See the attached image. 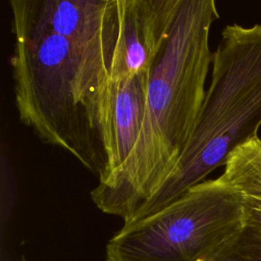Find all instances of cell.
I'll use <instances>...</instances> for the list:
<instances>
[{
    "label": "cell",
    "mask_w": 261,
    "mask_h": 261,
    "mask_svg": "<svg viewBox=\"0 0 261 261\" xmlns=\"http://www.w3.org/2000/svg\"><path fill=\"white\" fill-rule=\"evenodd\" d=\"M9 6L19 120L45 144L68 152L98 182L106 181L112 174L109 118L115 49L56 35Z\"/></svg>",
    "instance_id": "obj_1"
},
{
    "label": "cell",
    "mask_w": 261,
    "mask_h": 261,
    "mask_svg": "<svg viewBox=\"0 0 261 261\" xmlns=\"http://www.w3.org/2000/svg\"><path fill=\"white\" fill-rule=\"evenodd\" d=\"M218 18L214 0H181L169 39L150 74L136 145L122 167L90 192L103 213L132 222L176 165L205 98L213 61L210 29Z\"/></svg>",
    "instance_id": "obj_2"
},
{
    "label": "cell",
    "mask_w": 261,
    "mask_h": 261,
    "mask_svg": "<svg viewBox=\"0 0 261 261\" xmlns=\"http://www.w3.org/2000/svg\"><path fill=\"white\" fill-rule=\"evenodd\" d=\"M260 126L261 23L227 24L213 52L211 81L193 134L167 179L132 222L206 180L236 148L258 136Z\"/></svg>",
    "instance_id": "obj_3"
},
{
    "label": "cell",
    "mask_w": 261,
    "mask_h": 261,
    "mask_svg": "<svg viewBox=\"0 0 261 261\" xmlns=\"http://www.w3.org/2000/svg\"><path fill=\"white\" fill-rule=\"evenodd\" d=\"M243 226L242 197L220 175L154 214L123 223L106 245V261H215Z\"/></svg>",
    "instance_id": "obj_4"
},
{
    "label": "cell",
    "mask_w": 261,
    "mask_h": 261,
    "mask_svg": "<svg viewBox=\"0 0 261 261\" xmlns=\"http://www.w3.org/2000/svg\"><path fill=\"white\" fill-rule=\"evenodd\" d=\"M181 0H118L120 34L111 84L151 72L171 34Z\"/></svg>",
    "instance_id": "obj_5"
},
{
    "label": "cell",
    "mask_w": 261,
    "mask_h": 261,
    "mask_svg": "<svg viewBox=\"0 0 261 261\" xmlns=\"http://www.w3.org/2000/svg\"><path fill=\"white\" fill-rule=\"evenodd\" d=\"M44 30L74 42L116 49L118 0H10Z\"/></svg>",
    "instance_id": "obj_6"
},
{
    "label": "cell",
    "mask_w": 261,
    "mask_h": 261,
    "mask_svg": "<svg viewBox=\"0 0 261 261\" xmlns=\"http://www.w3.org/2000/svg\"><path fill=\"white\" fill-rule=\"evenodd\" d=\"M150 74L143 72L124 82L111 84L109 150L112 174L109 178L122 167L136 145L144 120Z\"/></svg>",
    "instance_id": "obj_7"
},
{
    "label": "cell",
    "mask_w": 261,
    "mask_h": 261,
    "mask_svg": "<svg viewBox=\"0 0 261 261\" xmlns=\"http://www.w3.org/2000/svg\"><path fill=\"white\" fill-rule=\"evenodd\" d=\"M221 176L242 197L244 226L241 233L261 240V139L258 136L228 155Z\"/></svg>",
    "instance_id": "obj_8"
},
{
    "label": "cell",
    "mask_w": 261,
    "mask_h": 261,
    "mask_svg": "<svg viewBox=\"0 0 261 261\" xmlns=\"http://www.w3.org/2000/svg\"><path fill=\"white\" fill-rule=\"evenodd\" d=\"M215 261H261V240L240 232Z\"/></svg>",
    "instance_id": "obj_9"
}]
</instances>
